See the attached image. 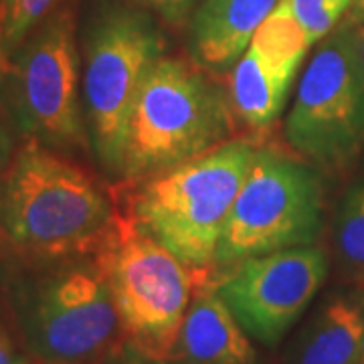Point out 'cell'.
Segmentation results:
<instances>
[{"instance_id": "1", "label": "cell", "mask_w": 364, "mask_h": 364, "mask_svg": "<svg viewBox=\"0 0 364 364\" xmlns=\"http://www.w3.org/2000/svg\"><path fill=\"white\" fill-rule=\"evenodd\" d=\"M4 296L25 350L43 364H97L124 332L95 255L21 257Z\"/></svg>"}, {"instance_id": "2", "label": "cell", "mask_w": 364, "mask_h": 364, "mask_svg": "<svg viewBox=\"0 0 364 364\" xmlns=\"http://www.w3.org/2000/svg\"><path fill=\"white\" fill-rule=\"evenodd\" d=\"M116 221L85 170L37 140L16 148L0 191V235L14 255H90Z\"/></svg>"}, {"instance_id": "3", "label": "cell", "mask_w": 364, "mask_h": 364, "mask_svg": "<svg viewBox=\"0 0 364 364\" xmlns=\"http://www.w3.org/2000/svg\"><path fill=\"white\" fill-rule=\"evenodd\" d=\"M81 104L97 164L122 176L126 132L136 97L164 39L142 9L105 2L90 14L81 35Z\"/></svg>"}, {"instance_id": "4", "label": "cell", "mask_w": 364, "mask_h": 364, "mask_svg": "<svg viewBox=\"0 0 364 364\" xmlns=\"http://www.w3.org/2000/svg\"><path fill=\"white\" fill-rule=\"evenodd\" d=\"M233 105L191 63L160 57L132 109L122 176L146 181L229 140Z\"/></svg>"}, {"instance_id": "5", "label": "cell", "mask_w": 364, "mask_h": 364, "mask_svg": "<svg viewBox=\"0 0 364 364\" xmlns=\"http://www.w3.org/2000/svg\"><path fill=\"white\" fill-rule=\"evenodd\" d=\"M255 152L245 140H227L146 178L134 198L132 219L186 267L210 265Z\"/></svg>"}, {"instance_id": "6", "label": "cell", "mask_w": 364, "mask_h": 364, "mask_svg": "<svg viewBox=\"0 0 364 364\" xmlns=\"http://www.w3.org/2000/svg\"><path fill=\"white\" fill-rule=\"evenodd\" d=\"M0 95L11 126L25 140L59 152L90 144L73 2L49 14L14 49Z\"/></svg>"}, {"instance_id": "7", "label": "cell", "mask_w": 364, "mask_h": 364, "mask_svg": "<svg viewBox=\"0 0 364 364\" xmlns=\"http://www.w3.org/2000/svg\"><path fill=\"white\" fill-rule=\"evenodd\" d=\"M136 348L168 360L193 298L188 267L134 219H116L93 253Z\"/></svg>"}, {"instance_id": "8", "label": "cell", "mask_w": 364, "mask_h": 364, "mask_svg": "<svg viewBox=\"0 0 364 364\" xmlns=\"http://www.w3.org/2000/svg\"><path fill=\"white\" fill-rule=\"evenodd\" d=\"M286 140L322 168H342L364 150V67L352 16L320 41L304 69Z\"/></svg>"}, {"instance_id": "9", "label": "cell", "mask_w": 364, "mask_h": 364, "mask_svg": "<svg viewBox=\"0 0 364 364\" xmlns=\"http://www.w3.org/2000/svg\"><path fill=\"white\" fill-rule=\"evenodd\" d=\"M322 229V186L308 164L257 150L223 231L219 265L314 245Z\"/></svg>"}, {"instance_id": "10", "label": "cell", "mask_w": 364, "mask_h": 364, "mask_svg": "<svg viewBox=\"0 0 364 364\" xmlns=\"http://www.w3.org/2000/svg\"><path fill=\"white\" fill-rule=\"evenodd\" d=\"M328 267L326 253L314 245L279 249L235 263L213 289L249 338L273 348L310 308Z\"/></svg>"}, {"instance_id": "11", "label": "cell", "mask_w": 364, "mask_h": 364, "mask_svg": "<svg viewBox=\"0 0 364 364\" xmlns=\"http://www.w3.org/2000/svg\"><path fill=\"white\" fill-rule=\"evenodd\" d=\"M282 364H364V287L328 291L289 342Z\"/></svg>"}, {"instance_id": "12", "label": "cell", "mask_w": 364, "mask_h": 364, "mask_svg": "<svg viewBox=\"0 0 364 364\" xmlns=\"http://www.w3.org/2000/svg\"><path fill=\"white\" fill-rule=\"evenodd\" d=\"M168 360L176 364H257L249 334L213 287L191 298Z\"/></svg>"}, {"instance_id": "13", "label": "cell", "mask_w": 364, "mask_h": 364, "mask_svg": "<svg viewBox=\"0 0 364 364\" xmlns=\"http://www.w3.org/2000/svg\"><path fill=\"white\" fill-rule=\"evenodd\" d=\"M277 2L203 0L193 16L188 35L193 61L208 71H227L233 67Z\"/></svg>"}, {"instance_id": "14", "label": "cell", "mask_w": 364, "mask_h": 364, "mask_svg": "<svg viewBox=\"0 0 364 364\" xmlns=\"http://www.w3.org/2000/svg\"><path fill=\"white\" fill-rule=\"evenodd\" d=\"M291 81L249 45L231 73L233 112L251 128H267L282 114Z\"/></svg>"}, {"instance_id": "15", "label": "cell", "mask_w": 364, "mask_h": 364, "mask_svg": "<svg viewBox=\"0 0 364 364\" xmlns=\"http://www.w3.org/2000/svg\"><path fill=\"white\" fill-rule=\"evenodd\" d=\"M263 59L284 71L289 77H296L299 65L310 51V41L291 11L289 0H279L269 16L261 23L255 37L249 43Z\"/></svg>"}, {"instance_id": "16", "label": "cell", "mask_w": 364, "mask_h": 364, "mask_svg": "<svg viewBox=\"0 0 364 364\" xmlns=\"http://www.w3.org/2000/svg\"><path fill=\"white\" fill-rule=\"evenodd\" d=\"M334 253L346 286L364 287V182L354 184L340 203Z\"/></svg>"}, {"instance_id": "17", "label": "cell", "mask_w": 364, "mask_h": 364, "mask_svg": "<svg viewBox=\"0 0 364 364\" xmlns=\"http://www.w3.org/2000/svg\"><path fill=\"white\" fill-rule=\"evenodd\" d=\"M73 0H0V28L9 57L49 14Z\"/></svg>"}, {"instance_id": "18", "label": "cell", "mask_w": 364, "mask_h": 364, "mask_svg": "<svg viewBox=\"0 0 364 364\" xmlns=\"http://www.w3.org/2000/svg\"><path fill=\"white\" fill-rule=\"evenodd\" d=\"M354 0H289L291 11L304 26L310 45H316L340 25Z\"/></svg>"}, {"instance_id": "19", "label": "cell", "mask_w": 364, "mask_h": 364, "mask_svg": "<svg viewBox=\"0 0 364 364\" xmlns=\"http://www.w3.org/2000/svg\"><path fill=\"white\" fill-rule=\"evenodd\" d=\"M0 364H28L25 350L21 348L18 340L14 338L13 330L6 324L2 314H0Z\"/></svg>"}, {"instance_id": "20", "label": "cell", "mask_w": 364, "mask_h": 364, "mask_svg": "<svg viewBox=\"0 0 364 364\" xmlns=\"http://www.w3.org/2000/svg\"><path fill=\"white\" fill-rule=\"evenodd\" d=\"M132 2H136L138 6H144V9L156 11L160 16L168 18L170 23L182 21L191 11V6L195 4V0H132Z\"/></svg>"}, {"instance_id": "21", "label": "cell", "mask_w": 364, "mask_h": 364, "mask_svg": "<svg viewBox=\"0 0 364 364\" xmlns=\"http://www.w3.org/2000/svg\"><path fill=\"white\" fill-rule=\"evenodd\" d=\"M14 154H16V146H14V136L11 132V126L0 117V191L4 186L6 174L11 170Z\"/></svg>"}, {"instance_id": "22", "label": "cell", "mask_w": 364, "mask_h": 364, "mask_svg": "<svg viewBox=\"0 0 364 364\" xmlns=\"http://www.w3.org/2000/svg\"><path fill=\"white\" fill-rule=\"evenodd\" d=\"M105 364H166V360L154 358V356L146 354L140 348H136L132 342H128L126 346L116 348V350L112 352L105 358Z\"/></svg>"}, {"instance_id": "23", "label": "cell", "mask_w": 364, "mask_h": 364, "mask_svg": "<svg viewBox=\"0 0 364 364\" xmlns=\"http://www.w3.org/2000/svg\"><path fill=\"white\" fill-rule=\"evenodd\" d=\"M9 71V53L4 49V41H2V28H0V90L4 85V77Z\"/></svg>"}, {"instance_id": "24", "label": "cell", "mask_w": 364, "mask_h": 364, "mask_svg": "<svg viewBox=\"0 0 364 364\" xmlns=\"http://www.w3.org/2000/svg\"><path fill=\"white\" fill-rule=\"evenodd\" d=\"M356 39H358V51H360V61H363L364 67V18L363 21H356Z\"/></svg>"}, {"instance_id": "25", "label": "cell", "mask_w": 364, "mask_h": 364, "mask_svg": "<svg viewBox=\"0 0 364 364\" xmlns=\"http://www.w3.org/2000/svg\"><path fill=\"white\" fill-rule=\"evenodd\" d=\"M352 6H354L352 18H356V21H363L364 18V0H354V2H352Z\"/></svg>"}]
</instances>
